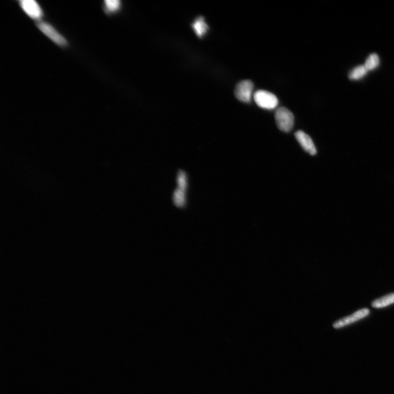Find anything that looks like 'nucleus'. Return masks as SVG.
<instances>
[{
	"label": "nucleus",
	"mask_w": 394,
	"mask_h": 394,
	"mask_svg": "<svg viewBox=\"0 0 394 394\" xmlns=\"http://www.w3.org/2000/svg\"><path fill=\"white\" fill-rule=\"evenodd\" d=\"M275 119L280 130L284 132L290 131L294 125L292 113L286 107L279 108L275 112Z\"/></svg>",
	"instance_id": "f257e3e1"
},
{
	"label": "nucleus",
	"mask_w": 394,
	"mask_h": 394,
	"mask_svg": "<svg viewBox=\"0 0 394 394\" xmlns=\"http://www.w3.org/2000/svg\"><path fill=\"white\" fill-rule=\"evenodd\" d=\"M254 99L259 107L267 110H272L278 105L277 97L273 93L264 90L256 91L254 94Z\"/></svg>",
	"instance_id": "f03ea898"
},
{
	"label": "nucleus",
	"mask_w": 394,
	"mask_h": 394,
	"mask_svg": "<svg viewBox=\"0 0 394 394\" xmlns=\"http://www.w3.org/2000/svg\"><path fill=\"white\" fill-rule=\"evenodd\" d=\"M254 89V84L250 80H243L236 84L235 94L239 101L250 102Z\"/></svg>",
	"instance_id": "7ed1b4c3"
},
{
	"label": "nucleus",
	"mask_w": 394,
	"mask_h": 394,
	"mask_svg": "<svg viewBox=\"0 0 394 394\" xmlns=\"http://www.w3.org/2000/svg\"><path fill=\"white\" fill-rule=\"evenodd\" d=\"M37 26L47 37L53 41L56 45L60 46H66L68 42L65 38L57 31L55 28L46 22L37 23Z\"/></svg>",
	"instance_id": "20e7f679"
},
{
	"label": "nucleus",
	"mask_w": 394,
	"mask_h": 394,
	"mask_svg": "<svg viewBox=\"0 0 394 394\" xmlns=\"http://www.w3.org/2000/svg\"><path fill=\"white\" fill-rule=\"evenodd\" d=\"M20 5L23 11L34 20H39L43 16L41 7L34 0H22Z\"/></svg>",
	"instance_id": "39448f33"
},
{
	"label": "nucleus",
	"mask_w": 394,
	"mask_h": 394,
	"mask_svg": "<svg viewBox=\"0 0 394 394\" xmlns=\"http://www.w3.org/2000/svg\"><path fill=\"white\" fill-rule=\"evenodd\" d=\"M369 314V310L368 308H364V309L356 312L352 315L345 317L343 319L336 322L334 324V327L336 329L341 328V327L348 325L363 319V318L368 315Z\"/></svg>",
	"instance_id": "423d86ee"
},
{
	"label": "nucleus",
	"mask_w": 394,
	"mask_h": 394,
	"mask_svg": "<svg viewBox=\"0 0 394 394\" xmlns=\"http://www.w3.org/2000/svg\"><path fill=\"white\" fill-rule=\"evenodd\" d=\"M295 137L302 148L305 150L307 153H309L312 156L316 154V149L313 142L311 137L305 133V132L299 131L295 133Z\"/></svg>",
	"instance_id": "0eeeda50"
},
{
	"label": "nucleus",
	"mask_w": 394,
	"mask_h": 394,
	"mask_svg": "<svg viewBox=\"0 0 394 394\" xmlns=\"http://www.w3.org/2000/svg\"><path fill=\"white\" fill-rule=\"evenodd\" d=\"M193 29L196 33L197 35L202 37L206 34L209 27L204 19L202 17H198L192 24Z\"/></svg>",
	"instance_id": "6e6552de"
},
{
	"label": "nucleus",
	"mask_w": 394,
	"mask_h": 394,
	"mask_svg": "<svg viewBox=\"0 0 394 394\" xmlns=\"http://www.w3.org/2000/svg\"><path fill=\"white\" fill-rule=\"evenodd\" d=\"M173 201L175 206L183 208L187 203L186 191L179 188H176L173 195Z\"/></svg>",
	"instance_id": "1a4fd4ad"
},
{
	"label": "nucleus",
	"mask_w": 394,
	"mask_h": 394,
	"mask_svg": "<svg viewBox=\"0 0 394 394\" xmlns=\"http://www.w3.org/2000/svg\"><path fill=\"white\" fill-rule=\"evenodd\" d=\"M393 303H394V293L377 299L372 302L371 306L374 308H381L391 305Z\"/></svg>",
	"instance_id": "9d476101"
},
{
	"label": "nucleus",
	"mask_w": 394,
	"mask_h": 394,
	"mask_svg": "<svg viewBox=\"0 0 394 394\" xmlns=\"http://www.w3.org/2000/svg\"><path fill=\"white\" fill-rule=\"evenodd\" d=\"M368 72V70L364 65H359L350 71L349 78L352 80H359L364 78Z\"/></svg>",
	"instance_id": "9b49d317"
},
{
	"label": "nucleus",
	"mask_w": 394,
	"mask_h": 394,
	"mask_svg": "<svg viewBox=\"0 0 394 394\" xmlns=\"http://www.w3.org/2000/svg\"><path fill=\"white\" fill-rule=\"evenodd\" d=\"M379 64H380V59H379L378 55L376 53H372L368 57L364 65L368 71H369L377 69Z\"/></svg>",
	"instance_id": "f8f14e48"
},
{
	"label": "nucleus",
	"mask_w": 394,
	"mask_h": 394,
	"mask_svg": "<svg viewBox=\"0 0 394 394\" xmlns=\"http://www.w3.org/2000/svg\"><path fill=\"white\" fill-rule=\"evenodd\" d=\"M178 187L184 191H187L188 186V182L187 174L184 171H179L177 176Z\"/></svg>",
	"instance_id": "ddd939ff"
},
{
	"label": "nucleus",
	"mask_w": 394,
	"mask_h": 394,
	"mask_svg": "<svg viewBox=\"0 0 394 394\" xmlns=\"http://www.w3.org/2000/svg\"><path fill=\"white\" fill-rule=\"evenodd\" d=\"M106 7L111 12H115L120 7V1L118 0H106L105 1Z\"/></svg>",
	"instance_id": "4468645a"
}]
</instances>
